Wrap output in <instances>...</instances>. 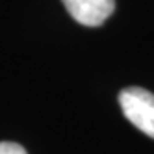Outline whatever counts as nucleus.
I'll return each mask as SVG.
<instances>
[{"instance_id": "f257e3e1", "label": "nucleus", "mask_w": 154, "mask_h": 154, "mask_svg": "<svg viewBox=\"0 0 154 154\" xmlns=\"http://www.w3.org/2000/svg\"><path fill=\"white\" fill-rule=\"evenodd\" d=\"M119 104L130 123L154 139V95L132 85L119 93Z\"/></svg>"}, {"instance_id": "7ed1b4c3", "label": "nucleus", "mask_w": 154, "mask_h": 154, "mask_svg": "<svg viewBox=\"0 0 154 154\" xmlns=\"http://www.w3.org/2000/svg\"><path fill=\"white\" fill-rule=\"evenodd\" d=\"M0 154H28L24 147L13 141H0Z\"/></svg>"}, {"instance_id": "f03ea898", "label": "nucleus", "mask_w": 154, "mask_h": 154, "mask_svg": "<svg viewBox=\"0 0 154 154\" xmlns=\"http://www.w3.org/2000/svg\"><path fill=\"white\" fill-rule=\"evenodd\" d=\"M69 15L84 26H100L115 9V0H61Z\"/></svg>"}]
</instances>
